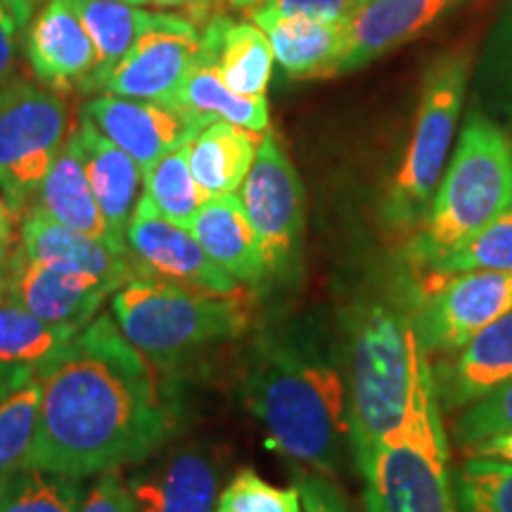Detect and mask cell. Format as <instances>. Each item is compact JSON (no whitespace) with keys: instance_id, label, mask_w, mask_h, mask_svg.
<instances>
[{"instance_id":"36","label":"cell","mask_w":512,"mask_h":512,"mask_svg":"<svg viewBox=\"0 0 512 512\" xmlns=\"http://www.w3.org/2000/svg\"><path fill=\"white\" fill-rule=\"evenodd\" d=\"M79 512H140L133 501L121 467L100 472L91 489H86Z\"/></svg>"},{"instance_id":"16","label":"cell","mask_w":512,"mask_h":512,"mask_svg":"<svg viewBox=\"0 0 512 512\" xmlns=\"http://www.w3.org/2000/svg\"><path fill=\"white\" fill-rule=\"evenodd\" d=\"M432 361L441 411L453 413L512 380V309L453 354Z\"/></svg>"},{"instance_id":"7","label":"cell","mask_w":512,"mask_h":512,"mask_svg":"<svg viewBox=\"0 0 512 512\" xmlns=\"http://www.w3.org/2000/svg\"><path fill=\"white\" fill-rule=\"evenodd\" d=\"M467 76L470 57L465 53L437 57L422 76L411 143L380 202V223L389 233H413L430 209L451 155Z\"/></svg>"},{"instance_id":"8","label":"cell","mask_w":512,"mask_h":512,"mask_svg":"<svg viewBox=\"0 0 512 512\" xmlns=\"http://www.w3.org/2000/svg\"><path fill=\"white\" fill-rule=\"evenodd\" d=\"M67 105L53 88L0 79V190L15 214L29 207L67 140Z\"/></svg>"},{"instance_id":"44","label":"cell","mask_w":512,"mask_h":512,"mask_svg":"<svg viewBox=\"0 0 512 512\" xmlns=\"http://www.w3.org/2000/svg\"><path fill=\"white\" fill-rule=\"evenodd\" d=\"M15 211L10 209V204L0 200V254L5 252V247L10 245L12 238V221H15Z\"/></svg>"},{"instance_id":"26","label":"cell","mask_w":512,"mask_h":512,"mask_svg":"<svg viewBox=\"0 0 512 512\" xmlns=\"http://www.w3.org/2000/svg\"><path fill=\"white\" fill-rule=\"evenodd\" d=\"M176 105L183 107L197 117L214 124V121H228V124L242 126L247 131L266 133L268 131V102L266 98H249V95L235 93L223 81L216 64L204 55L192 67L188 79L178 91Z\"/></svg>"},{"instance_id":"15","label":"cell","mask_w":512,"mask_h":512,"mask_svg":"<svg viewBox=\"0 0 512 512\" xmlns=\"http://www.w3.org/2000/svg\"><path fill=\"white\" fill-rule=\"evenodd\" d=\"M460 0H368L342 22L337 74L366 67L422 34Z\"/></svg>"},{"instance_id":"27","label":"cell","mask_w":512,"mask_h":512,"mask_svg":"<svg viewBox=\"0 0 512 512\" xmlns=\"http://www.w3.org/2000/svg\"><path fill=\"white\" fill-rule=\"evenodd\" d=\"M69 3L79 12L83 27L88 29L98 50V69L83 91H98L100 81L124 60L150 24L152 12L138 10L136 5L121 0H69Z\"/></svg>"},{"instance_id":"33","label":"cell","mask_w":512,"mask_h":512,"mask_svg":"<svg viewBox=\"0 0 512 512\" xmlns=\"http://www.w3.org/2000/svg\"><path fill=\"white\" fill-rule=\"evenodd\" d=\"M41 411V382L34 375L0 401V472L22 465L36 434Z\"/></svg>"},{"instance_id":"17","label":"cell","mask_w":512,"mask_h":512,"mask_svg":"<svg viewBox=\"0 0 512 512\" xmlns=\"http://www.w3.org/2000/svg\"><path fill=\"white\" fill-rule=\"evenodd\" d=\"M27 60L53 91L83 88L98 69V50L69 0H50L31 24Z\"/></svg>"},{"instance_id":"14","label":"cell","mask_w":512,"mask_h":512,"mask_svg":"<svg viewBox=\"0 0 512 512\" xmlns=\"http://www.w3.org/2000/svg\"><path fill=\"white\" fill-rule=\"evenodd\" d=\"M81 114L91 119L114 145H119L138 164L143 176L159 159L176 147L188 145L202 128L209 126L197 114L178 105L119 98L110 93L86 102Z\"/></svg>"},{"instance_id":"41","label":"cell","mask_w":512,"mask_h":512,"mask_svg":"<svg viewBox=\"0 0 512 512\" xmlns=\"http://www.w3.org/2000/svg\"><path fill=\"white\" fill-rule=\"evenodd\" d=\"M34 375H36L34 368L0 361V401H3L8 394L15 392L17 387H22L24 382H29Z\"/></svg>"},{"instance_id":"18","label":"cell","mask_w":512,"mask_h":512,"mask_svg":"<svg viewBox=\"0 0 512 512\" xmlns=\"http://www.w3.org/2000/svg\"><path fill=\"white\" fill-rule=\"evenodd\" d=\"M219 482V467L197 448L171 451L126 479L140 512H214Z\"/></svg>"},{"instance_id":"21","label":"cell","mask_w":512,"mask_h":512,"mask_svg":"<svg viewBox=\"0 0 512 512\" xmlns=\"http://www.w3.org/2000/svg\"><path fill=\"white\" fill-rule=\"evenodd\" d=\"M74 136L81 147L83 169H86L102 216L112 233L124 242L143 174H140L138 164L83 114Z\"/></svg>"},{"instance_id":"12","label":"cell","mask_w":512,"mask_h":512,"mask_svg":"<svg viewBox=\"0 0 512 512\" xmlns=\"http://www.w3.org/2000/svg\"><path fill=\"white\" fill-rule=\"evenodd\" d=\"M0 294L46 323L81 330L98 316L114 287L98 275L43 264L12 247L0 254Z\"/></svg>"},{"instance_id":"35","label":"cell","mask_w":512,"mask_h":512,"mask_svg":"<svg viewBox=\"0 0 512 512\" xmlns=\"http://www.w3.org/2000/svg\"><path fill=\"white\" fill-rule=\"evenodd\" d=\"M512 430V380L503 382L494 392L463 408L453 422V439L460 446L477 444V441Z\"/></svg>"},{"instance_id":"2","label":"cell","mask_w":512,"mask_h":512,"mask_svg":"<svg viewBox=\"0 0 512 512\" xmlns=\"http://www.w3.org/2000/svg\"><path fill=\"white\" fill-rule=\"evenodd\" d=\"M242 399L278 451L337 477L351 441L349 384L344 356L316 320H285L254 337Z\"/></svg>"},{"instance_id":"32","label":"cell","mask_w":512,"mask_h":512,"mask_svg":"<svg viewBox=\"0 0 512 512\" xmlns=\"http://www.w3.org/2000/svg\"><path fill=\"white\" fill-rule=\"evenodd\" d=\"M427 271H512V207Z\"/></svg>"},{"instance_id":"31","label":"cell","mask_w":512,"mask_h":512,"mask_svg":"<svg viewBox=\"0 0 512 512\" xmlns=\"http://www.w3.org/2000/svg\"><path fill=\"white\" fill-rule=\"evenodd\" d=\"M458 512H512V463L465 458L453 475Z\"/></svg>"},{"instance_id":"20","label":"cell","mask_w":512,"mask_h":512,"mask_svg":"<svg viewBox=\"0 0 512 512\" xmlns=\"http://www.w3.org/2000/svg\"><path fill=\"white\" fill-rule=\"evenodd\" d=\"M188 230L211 259L238 283H266L261 245L238 195H219L204 202Z\"/></svg>"},{"instance_id":"45","label":"cell","mask_w":512,"mask_h":512,"mask_svg":"<svg viewBox=\"0 0 512 512\" xmlns=\"http://www.w3.org/2000/svg\"><path fill=\"white\" fill-rule=\"evenodd\" d=\"M230 5H235V8H252V5H256V8H259L261 3H264V0H228Z\"/></svg>"},{"instance_id":"48","label":"cell","mask_w":512,"mask_h":512,"mask_svg":"<svg viewBox=\"0 0 512 512\" xmlns=\"http://www.w3.org/2000/svg\"><path fill=\"white\" fill-rule=\"evenodd\" d=\"M366 3H368V0H366Z\"/></svg>"},{"instance_id":"11","label":"cell","mask_w":512,"mask_h":512,"mask_svg":"<svg viewBox=\"0 0 512 512\" xmlns=\"http://www.w3.org/2000/svg\"><path fill=\"white\" fill-rule=\"evenodd\" d=\"M202 60V34L190 19L152 12L150 24L98 91L176 105L178 91Z\"/></svg>"},{"instance_id":"6","label":"cell","mask_w":512,"mask_h":512,"mask_svg":"<svg viewBox=\"0 0 512 512\" xmlns=\"http://www.w3.org/2000/svg\"><path fill=\"white\" fill-rule=\"evenodd\" d=\"M121 335L157 370H178L249 325L242 292H211L159 278H131L112 294Z\"/></svg>"},{"instance_id":"3","label":"cell","mask_w":512,"mask_h":512,"mask_svg":"<svg viewBox=\"0 0 512 512\" xmlns=\"http://www.w3.org/2000/svg\"><path fill=\"white\" fill-rule=\"evenodd\" d=\"M356 465L368 512H458L444 411L418 332L411 339V384L401 425Z\"/></svg>"},{"instance_id":"4","label":"cell","mask_w":512,"mask_h":512,"mask_svg":"<svg viewBox=\"0 0 512 512\" xmlns=\"http://www.w3.org/2000/svg\"><path fill=\"white\" fill-rule=\"evenodd\" d=\"M411 297L408 283L373 292L347 320L349 427L354 460L401 425L411 384Z\"/></svg>"},{"instance_id":"42","label":"cell","mask_w":512,"mask_h":512,"mask_svg":"<svg viewBox=\"0 0 512 512\" xmlns=\"http://www.w3.org/2000/svg\"><path fill=\"white\" fill-rule=\"evenodd\" d=\"M152 5H159V8H183L190 10L192 17H202L209 12V5L214 0H150Z\"/></svg>"},{"instance_id":"38","label":"cell","mask_w":512,"mask_h":512,"mask_svg":"<svg viewBox=\"0 0 512 512\" xmlns=\"http://www.w3.org/2000/svg\"><path fill=\"white\" fill-rule=\"evenodd\" d=\"M294 486L302 498L304 512H356L330 477L313 470L294 472Z\"/></svg>"},{"instance_id":"19","label":"cell","mask_w":512,"mask_h":512,"mask_svg":"<svg viewBox=\"0 0 512 512\" xmlns=\"http://www.w3.org/2000/svg\"><path fill=\"white\" fill-rule=\"evenodd\" d=\"M19 247L34 261L98 275L100 280L114 287V292L133 278V266L126 247L76 233L48 216L41 207H29L24 211Z\"/></svg>"},{"instance_id":"10","label":"cell","mask_w":512,"mask_h":512,"mask_svg":"<svg viewBox=\"0 0 512 512\" xmlns=\"http://www.w3.org/2000/svg\"><path fill=\"white\" fill-rule=\"evenodd\" d=\"M240 190L242 207L259 238L266 280H287L297 271L302 252L306 200L297 169L275 133L261 136Z\"/></svg>"},{"instance_id":"1","label":"cell","mask_w":512,"mask_h":512,"mask_svg":"<svg viewBox=\"0 0 512 512\" xmlns=\"http://www.w3.org/2000/svg\"><path fill=\"white\" fill-rule=\"evenodd\" d=\"M41 411L22 465L86 479L157 456L178 427L176 403L157 368L121 335L110 313L95 316L36 368Z\"/></svg>"},{"instance_id":"23","label":"cell","mask_w":512,"mask_h":512,"mask_svg":"<svg viewBox=\"0 0 512 512\" xmlns=\"http://www.w3.org/2000/svg\"><path fill=\"white\" fill-rule=\"evenodd\" d=\"M252 19L266 31L275 60L294 79H325L337 74L342 22L271 15L259 8L252 10Z\"/></svg>"},{"instance_id":"47","label":"cell","mask_w":512,"mask_h":512,"mask_svg":"<svg viewBox=\"0 0 512 512\" xmlns=\"http://www.w3.org/2000/svg\"><path fill=\"white\" fill-rule=\"evenodd\" d=\"M216 3H228V0H216Z\"/></svg>"},{"instance_id":"5","label":"cell","mask_w":512,"mask_h":512,"mask_svg":"<svg viewBox=\"0 0 512 512\" xmlns=\"http://www.w3.org/2000/svg\"><path fill=\"white\" fill-rule=\"evenodd\" d=\"M510 207L512 143L501 126L472 110L403 256L413 271L434 268Z\"/></svg>"},{"instance_id":"39","label":"cell","mask_w":512,"mask_h":512,"mask_svg":"<svg viewBox=\"0 0 512 512\" xmlns=\"http://www.w3.org/2000/svg\"><path fill=\"white\" fill-rule=\"evenodd\" d=\"M465 458H494L512 463V430L503 434H494V437L477 441L463 448Z\"/></svg>"},{"instance_id":"46","label":"cell","mask_w":512,"mask_h":512,"mask_svg":"<svg viewBox=\"0 0 512 512\" xmlns=\"http://www.w3.org/2000/svg\"><path fill=\"white\" fill-rule=\"evenodd\" d=\"M121 3H128V5H145V3H150V0H121Z\"/></svg>"},{"instance_id":"22","label":"cell","mask_w":512,"mask_h":512,"mask_svg":"<svg viewBox=\"0 0 512 512\" xmlns=\"http://www.w3.org/2000/svg\"><path fill=\"white\" fill-rule=\"evenodd\" d=\"M36 195V207H41L48 216L60 221L62 226L88 235V238L126 247V242H121L112 233L105 216H102L98 200H95L91 190V183H88L86 169H83L81 147L76 143L74 133L64 140V145L55 155Z\"/></svg>"},{"instance_id":"24","label":"cell","mask_w":512,"mask_h":512,"mask_svg":"<svg viewBox=\"0 0 512 512\" xmlns=\"http://www.w3.org/2000/svg\"><path fill=\"white\" fill-rule=\"evenodd\" d=\"M202 50L235 93L266 98L275 57L264 29L221 15L211 17L202 34Z\"/></svg>"},{"instance_id":"34","label":"cell","mask_w":512,"mask_h":512,"mask_svg":"<svg viewBox=\"0 0 512 512\" xmlns=\"http://www.w3.org/2000/svg\"><path fill=\"white\" fill-rule=\"evenodd\" d=\"M214 512H304L297 486L280 489L261 479L252 467H242L219 491Z\"/></svg>"},{"instance_id":"28","label":"cell","mask_w":512,"mask_h":512,"mask_svg":"<svg viewBox=\"0 0 512 512\" xmlns=\"http://www.w3.org/2000/svg\"><path fill=\"white\" fill-rule=\"evenodd\" d=\"M83 494L74 477L24 465L0 472V512H79Z\"/></svg>"},{"instance_id":"30","label":"cell","mask_w":512,"mask_h":512,"mask_svg":"<svg viewBox=\"0 0 512 512\" xmlns=\"http://www.w3.org/2000/svg\"><path fill=\"white\" fill-rule=\"evenodd\" d=\"M188 155L190 143L176 147L143 176L145 200L159 216L183 228H188L202 204L211 200L209 192L192 176Z\"/></svg>"},{"instance_id":"13","label":"cell","mask_w":512,"mask_h":512,"mask_svg":"<svg viewBox=\"0 0 512 512\" xmlns=\"http://www.w3.org/2000/svg\"><path fill=\"white\" fill-rule=\"evenodd\" d=\"M133 278H159L211 292H240V283L216 264L188 228L159 216L140 197L124 233Z\"/></svg>"},{"instance_id":"43","label":"cell","mask_w":512,"mask_h":512,"mask_svg":"<svg viewBox=\"0 0 512 512\" xmlns=\"http://www.w3.org/2000/svg\"><path fill=\"white\" fill-rule=\"evenodd\" d=\"M5 5V10L10 12V17L15 19V24L19 29L29 22L31 15H34V5L36 0H0Z\"/></svg>"},{"instance_id":"25","label":"cell","mask_w":512,"mask_h":512,"mask_svg":"<svg viewBox=\"0 0 512 512\" xmlns=\"http://www.w3.org/2000/svg\"><path fill=\"white\" fill-rule=\"evenodd\" d=\"M264 133L214 121L190 140V171L211 197L233 195L252 169Z\"/></svg>"},{"instance_id":"29","label":"cell","mask_w":512,"mask_h":512,"mask_svg":"<svg viewBox=\"0 0 512 512\" xmlns=\"http://www.w3.org/2000/svg\"><path fill=\"white\" fill-rule=\"evenodd\" d=\"M74 328L46 323L0 294V361L38 368L72 339Z\"/></svg>"},{"instance_id":"9","label":"cell","mask_w":512,"mask_h":512,"mask_svg":"<svg viewBox=\"0 0 512 512\" xmlns=\"http://www.w3.org/2000/svg\"><path fill=\"white\" fill-rule=\"evenodd\" d=\"M413 328L427 356H448L512 309V271H422L408 280Z\"/></svg>"},{"instance_id":"40","label":"cell","mask_w":512,"mask_h":512,"mask_svg":"<svg viewBox=\"0 0 512 512\" xmlns=\"http://www.w3.org/2000/svg\"><path fill=\"white\" fill-rule=\"evenodd\" d=\"M19 27L15 19L10 17V12L5 10V5L0 3V79L12 72V64H15V34Z\"/></svg>"},{"instance_id":"37","label":"cell","mask_w":512,"mask_h":512,"mask_svg":"<svg viewBox=\"0 0 512 512\" xmlns=\"http://www.w3.org/2000/svg\"><path fill=\"white\" fill-rule=\"evenodd\" d=\"M366 0H264L259 10L285 17H309L320 22H344Z\"/></svg>"}]
</instances>
